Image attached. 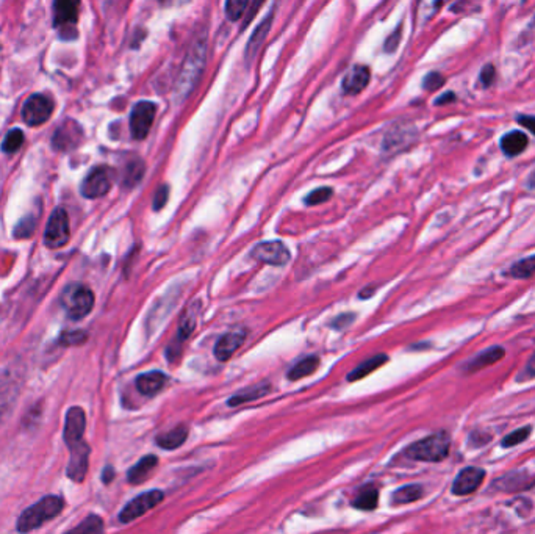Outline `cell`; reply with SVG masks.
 I'll use <instances>...</instances> for the list:
<instances>
[{
  "label": "cell",
  "instance_id": "cell-1",
  "mask_svg": "<svg viewBox=\"0 0 535 534\" xmlns=\"http://www.w3.org/2000/svg\"><path fill=\"white\" fill-rule=\"evenodd\" d=\"M63 511V500L57 495H45L35 505L27 508L18 518V531L27 534L52 520Z\"/></svg>",
  "mask_w": 535,
  "mask_h": 534
},
{
  "label": "cell",
  "instance_id": "cell-2",
  "mask_svg": "<svg viewBox=\"0 0 535 534\" xmlns=\"http://www.w3.org/2000/svg\"><path fill=\"white\" fill-rule=\"evenodd\" d=\"M60 301L69 319L82 320L94 307V293L83 284H71L61 293Z\"/></svg>",
  "mask_w": 535,
  "mask_h": 534
},
{
  "label": "cell",
  "instance_id": "cell-3",
  "mask_svg": "<svg viewBox=\"0 0 535 534\" xmlns=\"http://www.w3.org/2000/svg\"><path fill=\"white\" fill-rule=\"evenodd\" d=\"M205 65V48L202 43H198L190 49L187 58L183 61L182 71L178 74L175 91L180 95V97H185L188 92L195 88L196 82L199 80L200 74L204 71Z\"/></svg>",
  "mask_w": 535,
  "mask_h": 534
},
{
  "label": "cell",
  "instance_id": "cell-4",
  "mask_svg": "<svg viewBox=\"0 0 535 534\" xmlns=\"http://www.w3.org/2000/svg\"><path fill=\"white\" fill-rule=\"evenodd\" d=\"M449 444H451V440H449L446 432H438V434L429 436L410 445L406 454L416 461L440 462L449 454V447H451Z\"/></svg>",
  "mask_w": 535,
  "mask_h": 534
},
{
  "label": "cell",
  "instance_id": "cell-5",
  "mask_svg": "<svg viewBox=\"0 0 535 534\" xmlns=\"http://www.w3.org/2000/svg\"><path fill=\"white\" fill-rule=\"evenodd\" d=\"M69 237H71L69 216L65 208H55L44 232V243L50 250H58L69 242Z\"/></svg>",
  "mask_w": 535,
  "mask_h": 534
},
{
  "label": "cell",
  "instance_id": "cell-6",
  "mask_svg": "<svg viewBox=\"0 0 535 534\" xmlns=\"http://www.w3.org/2000/svg\"><path fill=\"white\" fill-rule=\"evenodd\" d=\"M113 169L108 166H97L82 182V195L88 199L105 196L113 185Z\"/></svg>",
  "mask_w": 535,
  "mask_h": 534
},
{
  "label": "cell",
  "instance_id": "cell-7",
  "mask_svg": "<svg viewBox=\"0 0 535 534\" xmlns=\"http://www.w3.org/2000/svg\"><path fill=\"white\" fill-rule=\"evenodd\" d=\"M53 26L60 30V36L63 40H71L75 36V24L79 19V4L77 2H57L53 5Z\"/></svg>",
  "mask_w": 535,
  "mask_h": 534
},
{
  "label": "cell",
  "instance_id": "cell-8",
  "mask_svg": "<svg viewBox=\"0 0 535 534\" xmlns=\"http://www.w3.org/2000/svg\"><path fill=\"white\" fill-rule=\"evenodd\" d=\"M155 112H157V107L149 100H141L134 107L130 113V132L135 140H143L149 134L155 119Z\"/></svg>",
  "mask_w": 535,
  "mask_h": 534
},
{
  "label": "cell",
  "instance_id": "cell-9",
  "mask_svg": "<svg viewBox=\"0 0 535 534\" xmlns=\"http://www.w3.org/2000/svg\"><path fill=\"white\" fill-rule=\"evenodd\" d=\"M163 498H165V495H163L161 491H149V492L141 493L139 497L127 503L126 508L121 511L119 520L122 523H129L131 520H135V518L146 514L147 511H151L152 508L160 505Z\"/></svg>",
  "mask_w": 535,
  "mask_h": 534
},
{
  "label": "cell",
  "instance_id": "cell-10",
  "mask_svg": "<svg viewBox=\"0 0 535 534\" xmlns=\"http://www.w3.org/2000/svg\"><path fill=\"white\" fill-rule=\"evenodd\" d=\"M53 112V102L44 95H33L27 99L22 107V118L28 126H41L50 118Z\"/></svg>",
  "mask_w": 535,
  "mask_h": 534
},
{
  "label": "cell",
  "instance_id": "cell-11",
  "mask_svg": "<svg viewBox=\"0 0 535 534\" xmlns=\"http://www.w3.org/2000/svg\"><path fill=\"white\" fill-rule=\"evenodd\" d=\"M252 257L261 263H266V265L283 267L290 262L291 255L288 247L276 240V242H263L254 246Z\"/></svg>",
  "mask_w": 535,
  "mask_h": 534
},
{
  "label": "cell",
  "instance_id": "cell-12",
  "mask_svg": "<svg viewBox=\"0 0 535 534\" xmlns=\"http://www.w3.org/2000/svg\"><path fill=\"white\" fill-rule=\"evenodd\" d=\"M82 141H83L82 127L75 121H66L63 126H60L55 134H53L52 146H53V149L67 152V151L79 148Z\"/></svg>",
  "mask_w": 535,
  "mask_h": 534
},
{
  "label": "cell",
  "instance_id": "cell-13",
  "mask_svg": "<svg viewBox=\"0 0 535 534\" xmlns=\"http://www.w3.org/2000/svg\"><path fill=\"white\" fill-rule=\"evenodd\" d=\"M87 427V417H85L83 409L79 406H74L66 414L65 423V442L69 448L75 447L77 444L83 442V432Z\"/></svg>",
  "mask_w": 535,
  "mask_h": 534
},
{
  "label": "cell",
  "instance_id": "cell-14",
  "mask_svg": "<svg viewBox=\"0 0 535 534\" xmlns=\"http://www.w3.org/2000/svg\"><path fill=\"white\" fill-rule=\"evenodd\" d=\"M485 478V471L477 467H467L463 469L459 475L455 476L453 484V493L454 495H470L479 489V486L482 484Z\"/></svg>",
  "mask_w": 535,
  "mask_h": 534
},
{
  "label": "cell",
  "instance_id": "cell-15",
  "mask_svg": "<svg viewBox=\"0 0 535 534\" xmlns=\"http://www.w3.org/2000/svg\"><path fill=\"white\" fill-rule=\"evenodd\" d=\"M90 461V447L88 444L80 442L71 448V461L67 466V476L75 483H82L88 471Z\"/></svg>",
  "mask_w": 535,
  "mask_h": 534
},
{
  "label": "cell",
  "instance_id": "cell-16",
  "mask_svg": "<svg viewBox=\"0 0 535 534\" xmlns=\"http://www.w3.org/2000/svg\"><path fill=\"white\" fill-rule=\"evenodd\" d=\"M244 338H246L244 331H232V332H227V334H224L222 337H220V340L215 345L216 359L221 362L229 361L232 356L239 350V346L243 345Z\"/></svg>",
  "mask_w": 535,
  "mask_h": 534
},
{
  "label": "cell",
  "instance_id": "cell-17",
  "mask_svg": "<svg viewBox=\"0 0 535 534\" xmlns=\"http://www.w3.org/2000/svg\"><path fill=\"white\" fill-rule=\"evenodd\" d=\"M368 82L369 69L367 66H354L351 71L345 75L341 88H343L346 95H359V92L367 87Z\"/></svg>",
  "mask_w": 535,
  "mask_h": 534
},
{
  "label": "cell",
  "instance_id": "cell-18",
  "mask_svg": "<svg viewBox=\"0 0 535 534\" xmlns=\"http://www.w3.org/2000/svg\"><path fill=\"white\" fill-rule=\"evenodd\" d=\"M166 384V375L161 371H149L138 376L136 379V389L139 393L146 395V397H152V395L158 393Z\"/></svg>",
  "mask_w": 535,
  "mask_h": 534
},
{
  "label": "cell",
  "instance_id": "cell-19",
  "mask_svg": "<svg viewBox=\"0 0 535 534\" xmlns=\"http://www.w3.org/2000/svg\"><path fill=\"white\" fill-rule=\"evenodd\" d=\"M157 464H158L157 456H153V454L144 456L141 461L135 464V466L129 470V475H127L129 483L141 484L143 481H146V479L153 474V470H155V467H157Z\"/></svg>",
  "mask_w": 535,
  "mask_h": 534
},
{
  "label": "cell",
  "instance_id": "cell-20",
  "mask_svg": "<svg viewBox=\"0 0 535 534\" xmlns=\"http://www.w3.org/2000/svg\"><path fill=\"white\" fill-rule=\"evenodd\" d=\"M527 143H529V140H527V137L522 130H512L502 137L501 149L504 151L506 156L515 157V156H519V154L527 148Z\"/></svg>",
  "mask_w": 535,
  "mask_h": 534
},
{
  "label": "cell",
  "instance_id": "cell-21",
  "mask_svg": "<svg viewBox=\"0 0 535 534\" xmlns=\"http://www.w3.org/2000/svg\"><path fill=\"white\" fill-rule=\"evenodd\" d=\"M271 24H273V14H269L268 18L263 19L260 24L257 26V28L254 30L251 40L246 46V61H247V63H249V61L254 58L255 53H257V50L260 49V46L263 44V41H265V38L268 36V32L271 28Z\"/></svg>",
  "mask_w": 535,
  "mask_h": 534
},
{
  "label": "cell",
  "instance_id": "cell-22",
  "mask_svg": "<svg viewBox=\"0 0 535 534\" xmlns=\"http://www.w3.org/2000/svg\"><path fill=\"white\" fill-rule=\"evenodd\" d=\"M188 437V428L185 424H180V427H175L174 429H171L165 434H161L157 437V444L158 447L165 448V450H175L180 445H183L185 440Z\"/></svg>",
  "mask_w": 535,
  "mask_h": 534
},
{
  "label": "cell",
  "instance_id": "cell-23",
  "mask_svg": "<svg viewBox=\"0 0 535 534\" xmlns=\"http://www.w3.org/2000/svg\"><path fill=\"white\" fill-rule=\"evenodd\" d=\"M502 358H504V348L492 346V348H488V350L477 354L476 358L468 363V370L470 371H477V370L484 368V367L493 365V363L501 361Z\"/></svg>",
  "mask_w": 535,
  "mask_h": 534
},
{
  "label": "cell",
  "instance_id": "cell-24",
  "mask_svg": "<svg viewBox=\"0 0 535 534\" xmlns=\"http://www.w3.org/2000/svg\"><path fill=\"white\" fill-rule=\"evenodd\" d=\"M269 390H271L269 384L252 385V387H249V389H244L242 392H238L237 395H234V398L229 400V406L235 407L238 405H244V403H249V401L259 400L261 397H265V395H268Z\"/></svg>",
  "mask_w": 535,
  "mask_h": 534
},
{
  "label": "cell",
  "instance_id": "cell-25",
  "mask_svg": "<svg viewBox=\"0 0 535 534\" xmlns=\"http://www.w3.org/2000/svg\"><path fill=\"white\" fill-rule=\"evenodd\" d=\"M387 361H389V358H387L385 354L374 356V358L365 361L363 363H360V365L357 367L355 370H352L351 373L347 375V381H359V379L373 373V371L377 370L379 367H382Z\"/></svg>",
  "mask_w": 535,
  "mask_h": 534
},
{
  "label": "cell",
  "instance_id": "cell-26",
  "mask_svg": "<svg viewBox=\"0 0 535 534\" xmlns=\"http://www.w3.org/2000/svg\"><path fill=\"white\" fill-rule=\"evenodd\" d=\"M318 365H320V359H318L316 356H308V358L299 361L296 365L288 371V379L290 381H298V379L312 375L318 368Z\"/></svg>",
  "mask_w": 535,
  "mask_h": 534
},
{
  "label": "cell",
  "instance_id": "cell-27",
  "mask_svg": "<svg viewBox=\"0 0 535 534\" xmlns=\"http://www.w3.org/2000/svg\"><path fill=\"white\" fill-rule=\"evenodd\" d=\"M379 501V492L374 486H367L357 493V497L354 500V506L357 509H363V511H371L377 506Z\"/></svg>",
  "mask_w": 535,
  "mask_h": 534
},
{
  "label": "cell",
  "instance_id": "cell-28",
  "mask_svg": "<svg viewBox=\"0 0 535 534\" xmlns=\"http://www.w3.org/2000/svg\"><path fill=\"white\" fill-rule=\"evenodd\" d=\"M423 497V487L418 484H410L406 487H401L396 492L393 493L391 501L394 505H407V503H414Z\"/></svg>",
  "mask_w": 535,
  "mask_h": 534
},
{
  "label": "cell",
  "instance_id": "cell-29",
  "mask_svg": "<svg viewBox=\"0 0 535 534\" xmlns=\"http://www.w3.org/2000/svg\"><path fill=\"white\" fill-rule=\"evenodd\" d=\"M104 533V522L99 516H88L85 520L77 525L75 528L66 531L65 534H102Z\"/></svg>",
  "mask_w": 535,
  "mask_h": 534
},
{
  "label": "cell",
  "instance_id": "cell-30",
  "mask_svg": "<svg viewBox=\"0 0 535 534\" xmlns=\"http://www.w3.org/2000/svg\"><path fill=\"white\" fill-rule=\"evenodd\" d=\"M14 398H16V390L13 389L11 381L0 376V420H2L4 414L10 409Z\"/></svg>",
  "mask_w": 535,
  "mask_h": 534
},
{
  "label": "cell",
  "instance_id": "cell-31",
  "mask_svg": "<svg viewBox=\"0 0 535 534\" xmlns=\"http://www.w3.org/2000/svg\"><path fill=\"white\" fill-rule=\"evenodd\" d=\"M510 276L517 277V279H529V277L535 276V255L526 257L523 260L517 262L514 267L510 268Z\"/></svg>",
  "mask_w": 535,
  "mask_h": 534
},
{
  "label": "cell",
  "instance_id": "cell-32",
  "mask_svg": "<svg viewBox=\"0 0 535 534\" xmlns=\"http://www.w3.org/2000/svg\"><path fill=\"white\" fill-rule=\"evenodd\" d=\"M22 143H24V134H22V130L21 129H13L4 138L2 151L5 154L16 152L22 146Z\"/></svg>",
  "mask_w": 535,
  "mask_h": 534
},
{
  "label": "cell",
  "instance_id": "cell-33",
  "mask_svg": "<svg viewBox=\"0 0 535 534\" xmlns=\"http://www.w3.org/2000/svg\"><path fill=\"white\" fill-rule=\"evenodd\" d=\"M195 324H196V312H185L183 319L180 321V326H178V340H187L188 336L195 331Z\"/></svg>",
  "mask_w": 535,
  "mask_h": 534
},
{
  "label": "cell",
  "instance_id": "cell-34",
  "mask_svg": "<svg viewBox=\"0 0 535 534\" xmlns=\"http://www.w3.org/2000/svg\"><path fill=\"white\" fill-rule=\"evenodd\" d=\"M249 2L246 0H229L226 4V14L230 21H238L246 13Z\"/></svg>",
  "mask_w": 535,
  "mask_h": 534
},
{
  "label": "cell",
  "instance_id": "cell-35",
  "mask_svg": "<svg viewBox=\"0 0 535 534\" xmlns=\"http://www.w3.org/2000/svg\"><path fill=\"white\" fill-rule=\"evenodd\" d=\"M35 228H36V221H35L33 216H27V218L19 221L16 229H14V237H16V238L32 237Z\"/></svg>",
  "mask_w": 535,
  "mask_h": 534
},
{
  "label": "cell",
  "instance_id": "cell-36",
  "mask_svg": "<svg viewBox=\"0 0 535 534\" xmlns=\"http://www.w3.org/2000/svg\"><path fill=\"white\" fill-rule=\"evenodd\" d=\"M332 195H333L332 188H329V187H323V188H318V190H315V191L310 193V195L306 198L304 203H306L307 205H318V204L325 203V201H328Z\"/></svg>",
  "mask_w": 535,
  "mask_h": 534
},
{
  "label": "cell",
  "instance_id": "cell-37",
  "mask_svg": "<svg viewBox=\"0 0 535 534\" xmlns=\"http://www.w3.org/2000/svg\"><path fill=\"white\" fill-rule=\"evenodd\" d=\"M529 432H531V428H529V427L519 428V429L514 431V432H512V434H509L507 437H504V440H502V447L509 448V447H515V445H518V444H522L524 439L529 437Z\"/></svg>",
  "mask_w": 535,
  "mask_h": 534
},
{
  "label": "cell",
  "instance_id": "cell-38",
  "mask_svg": "<svg viewBox=\"0 0 535 534\" xmlns=\"http://www.w3.org/2000/svg\"><path fill=\"white\" fill-rule=\"evenodd\" d=\"M144 173V165L143 161H134V164H130L129 168H127V173H126V183L127 185H135L139 179H141V176Z\"/></svg>",
  "mask_w": 535,
  "mask_h": 534
},
{
  "label": "cell",
  "instance_id": "cell-39",
  "mask_svg": "<svg viewBox=\"0 0 535 534\" xmlns=\"http://www.w3.org/2000/svg\"><path fill=\"white\" fill-rule=\"evenodd\" d=\"M85 340H87V334H83V332L80 331H75V332H65L63 336L60 337V342L69 346V345H80L83 343Z\"/></svg>",
  "mask_w": 535,
  "mask_h": 534
},
{
  "label": "cell",
  "instance_id": "cell-40",
  "mask_svg": "<svg viewBox=\"0 0 535 534\" xmlns=\"http://www.w3.org/2000/svg\"><path fill=\"white\" fill-rule=\"evenodd\" d=\"M443 83H445V77L443 75L438 74V73H431V74L426 75V79L423 82V87L426 90L433 91V90H438Z\"/></svg>",
  "mask_w": 535,
  "mask_h": 534
},
{
  "label": "cell",
  "instance_id": "cell-41",
  "mask_svg": "<svg viewBox=\"0 0 535 534\" xmlns=\"http://www.w3.org/2000/svg\"><path fill=\"white\" fill-rule=\"evenodd\" d=\"M168 196H169V188L166 187V185H161L153 196V210H161V208L166 204Z\"/></svg>",
  "mask_w": 535,
  "mask_h": 534
},
{
  "label": "cell",
  "instance_id": "cell-42",
  "mask_svg": "<svg viewBox=\"0 0 535 534\" xmlns=\"http://www.w3.org/2000/svg\"><path fill=\"white\" fill-rule=\"evenodd\" d=\"M495 77H496L495 66L493 65H487L482 69V73H480V82H482L484 87H490V85L495 82Z\"/></svg>",
  "mask_w": 535,
  "mask_h": 534
},
{
  "label": "cell",
  "instance_id": "cell-43",
  "mask_svg": "<svg viewBox=\"0 0 535 534\" xmlns=\"http://www.w3.org/2000/svg\"><path fill=\"white\" fill-rule=\"evenodd\" d=\"M399 40H401V27H398L396 32L391 33L389 36V40H387V43H385V50L387 52H394V50H396L398 44H399Z\"/></svg>",
  "mask_w": 535,
  "mask_h": 534
},
{
  "label": "cell",
  "instance_id": "cell-44",
  "mask_svg": "<svg viewBox=\"0 0 535 534\" xmlns=\"http://www.w3.org/2000/svg\"><path fill=\"white\" fill-rule=\"evenodd\" d=\"M352 321H354V315L352 314H343V315H340L338 319H335V321L332 323V326L335 328V329H341V328L349 326V324H351Z\"/></svg>",
  "mask_w": 535,
  "mask_h": 534
},
{
  "label": "cell",
  "instance_id": "cell-45",
  "mask_svg": "<svg viewBox=\"0 0 535 534\" xmlns=\"http://www.w3.org/2000/svg\"><path fill=\"white\" fill-rule=\"evenodd\" d=\"M518 122L524 126L527 130H531L535 135V116H519Z\"/></svg>",
  "mask_w": 535,
  "mask_h": 534
},
{
  "label": "cell",
  "instance_id": "cell-46",
  "mask_svg": "<svg viewBox=\"0 0 535 534\" xmlns=\"http://www.w3.org/2000/svg\"><path fill=\"white\" fill-rule=\"evenodd\" d=\"M454 99H455V95H454V92H446V95L440 96V97L436 100V104H437V105H445V104H448V102H453Z\"/></svg>",
  "mask_w": 535,
  "mask_h": 534
},
{
  "label": "cell",
  "instance_id": "cell-47",
  "mask_svg": "<svg viewBox=\"0 0 535 534\" xmlns=\"http://www.w3.org/2000/svg\"><path fill=\"white\" fill-rule=\"evenodd\" d=\"M526 371H527V373H529L531 376H535V354H534V356H532V358H531L529 363H527Z\"/></svg>",
  "mask_w": 535,
  "mask_h": 534
},
{
  "label": "cell",
  "instance_id": "cell-48",
  "mask_svg": "<svg viewBox=\"0 0 535 534\" xmlns=\"http://www.w3.org/2000/svg\"><path fill=\"white\" fill-rule=\"evenodd\" d=\"M113 476H114V471H113V469L107 467V469H105V474H104V481H105V483H110V481H112V479H113Z\"/></svg>",
  "mask_w": 535,
  "mask_h": 534
},
{
  "label": "cell",
  "instance_id": "cell-49",
  "mask_svg": "<svg viewBox=\"0 0 535 534\" xmlns=\"http://www.w3.org/2000/svg\"><path fill=\"white\" fill-rule=\"evenodd\" d=\"M527 187L535 188V171H532L531 176H529V179H527Z\"/></svg>",
  "mask_w": 535,
  "mask_h": 534
},
{
  "label": "cell",
  "instance_id": "cell-50",
  "mask_svg": "<svg viewBox=\"0 0 535 534\" xmlns=\"http://www.w3.org/2000/svg\"><path fill=\"white\" fill-rule=\"evenodd\" d=\"M373 293H374V289H371V290H363L362 293H360V298H367V297H371V295H373Z\"/></svg>",
  "mask_w": 535,
  "mask_h": 534
}]
</instances>
